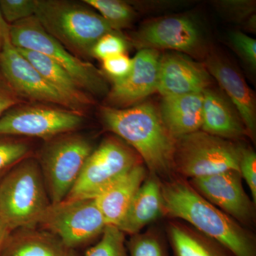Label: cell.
<instances>
[{
	"mask_svg": "<svg viewBox=\"0 0 256 256\" xmlns=\"http://www.w3.org/2000/svg\"><path fill=\"white\" fill-rule=\"evenodd\" d=\"M22 102L25 101L20 98L0 76V117L9 109Z\"/></svg>",
	"mask_w": 256,
	"mask_h": 256,
	"instance_id": "cell-34",
	"label": "cell"
},
{
	"mask_svg": "<svg viewBox=\"0 0 256 256\" xmlns=\"http://www.w3.org/2000/svg\"><path fill=\"white\" fill-rule=\"evenodd\" d=\"M104 73L112 82L126 78L132 70V58L126 54L114 56L102 60Z\"/></svg>",
	"mask_w": 256,
	"mask_h": 256,
	"instance_id": "cell-31",
	"label": "cell"
},
{
	"mask_svg": "<svg viewBox=\"0 0 256 256\" xmlns=\"http://www.w3.org/2000/svg\"><path fill=\"white\" fill-rule=\"evenodd\" d=\"M230 42L236 52L242 56L252 69L256 67V41L242 32H232Z\"/></svg>",
	"mask_w": 256,
	"mask_h": 256,
	"instance_id": "cell-32",
	"label": "cell"
},
{
	"mask_svg": "<svg viewBox=\"0 0 256 256\" xmlns=\"http://www.w3.org/2000/svg\"><path fill=\"white\" fill-rule=\"evenodd\" d=\"M106 226L94 198L50 204L37 224L73 250L100 237Z\"/></svg>",
	"mask_w": 256,
	"mask_h": 256,
	"instance_id": "cell-9",
	"label": "cell"
},
{
	"mask_svg": "<svg viewBox=\"0 0 256 256\" xmlns=\"http://www.w3.org/2000/svg\"><path fill=\"white\" fill-rule=\"evenodd\" d=\"M11 232L12 230L8 226V224L0 216V252Z\"/></svg>",
	"mask_w": 256,
	"mask_h": 256,
	"instance_id": "cell-36",
	"label": "cell"
},
{
	"mask_svg": "<svg viewBox=\"0 0 256 256\" xmlns=\"http://www.w3.org/2000/svg\"><path fill=\"white\" fill-rule=\"evenodd\" d=\"M100 117L106 130L116 134L139 154L150 174L162 181L174 178L176 140L170 134L152 104H140L127 108L104 106Z\"/></svg>",
	"mask_w": 256,
	"mask_h": 256,
	"instance_id": "cell-2",
	"label": "cell"
},
{
	"mask_svg": "<svg viewBox=\"0 0 256 256\" xmlns=\"http://www.w3.org/2000/svg\"><path fill=\"white\" fill-rule=\"evenodd\" d=\"M84 114L58 106L22 102L0 117V136L40 138L44 141L76 132L84 124Z\"/></svg>",
	"mask_w": 256,
	"mask_h": 256,
	"instance_id": "cell-10",
	"label": "cell"
},
{
	"mask_svg": "<svg viewBox=\"0 0 256 256\" xmlns=\"http://www.w3.org/2000/svg\"><path fill=\"white\" fill-rule=\"evenodd\" d=\"M16 48L76 112L84 114V111L94 104L92 96L84 92L70 74L53 60L37 52Z\"/></svg>",
	"mask_w": 256,
	"mask_h": 256,
	"instance_id": "cell-22",
	"label": "cell"
},
{
	"mask_svg": "<svg viewBox=\"0 0 256 256\" xmlns=\"http://www.w3.org/2000/svg\"><path fill=\"white\" fill-rule=\"evenodd\" d=\"M239 172L245 180L256 204V154L252 148L242 146L238 164Z\"/></svg>",
	"mask_w": 256,
	"mask_h": 256,
	"instance_id": "cell-30",
	"label": "cell"
},
{
	"mask_svg": "<svg viewBox=\"0 0 256 256\" xmlns=\"http://www.w3.org/2000/svg\"><path fill=\"white\" fill-rule=\"evenodd\" d=\"M164 227L171 256H234L220 242L182 220L168 218Z\"/></svg>",
	"mask_w": 256,
	"mask_h": 256,
	"instance_id": "cell-23",
	"label": "cell"
},
{
	"mask_svg": "<svg viewBox=\"0 0 256 256\" xmlns=\"http://www.w3.org/2000/svg\"><path fill=\"white\" fill-rule=\"evenodd\" d=\"M10 25L4 21L0 12V56L4 48L5 41L9 35Z\"/></svg>",
	"mask_w": 256,
	"mask_h": 256,
	"instance_id": "cell-35",
	"label": "cell"
},
{
	"mask_svg": "<svg viewBox=\"0 0 256 256\" xmlns=\"http://www.w3.org/2000/svg\"><path fill=\"white\" fill-rule=\"evenodd\" d=\"M148 174L144 164H138L94 198L107 225L119 226Z\"/></svg>",
	"mask_w": 256,
	"mask_h": 256,
	"instance_id": "cell-18",
	"label": "cell"
},
{
	"mask_svg": "<svg viewBox=\"0 0 256 256\" xmlns=\"http://www.w3.org/2000/svg\"><path fill=\"white\" fill-rule=\"evenodd\" d=\"M128 50V42L119 32L106 34L92 47V57L101 60L124 54Z\"/></svg>",
	"mask_w": 256,
	"mask_h": 256,
	"instance_id": "cell-29",
	"label": "cell"
},
{
	"mask_svg": "<svg viewBox=\"0 0 256 256\" xmlns=\"http://www.w3.org/2000/svg\"><path fill=\"white\" fill-rule=\"evenodd\" d=\"M220 5L224 12L230 18L236 20V21H248L254 14L255 9L254 3L248 1H224L220 2Z\"/></svg>",
	"mask_w": 256,
	"mask_h": 256,
	"instance_id": "cell-33",
	"label": "cell"
},
{
	"mask_svg": "<svg viewBox=\"0 0 256 256\" xmlns=\"http://www.w3.org/2000/svg\"><path fill=\"white\" fill-rule=\"evenodd\" d=\"M10 40L15 47L46 56L66 70L89 95L108 92L104 74L94 64L72 54L44 28L35 16L10 25Z\"/></svg>",
	"mask_w": 256,
	"mask_h": 256,
	"instance_id": "cell-5",
	"label": "cell"
},
{
	"mask_svg": "<svg viewBox=\"0 0 256 256\" xmlns=\"http://www.w3.org/2000/svg\"><path fill=\"white\" fill-rule=\"evenodd\" d=\"M165 217L186 222L220 242L234 256H256V238L246 228L205 200L188 180L174 176L162 181Z\"/></svg>",
	"mask_w": 256,
	"mask_h": 256,
	"instance_id": "cell-1",
	"label": "cell"
},
{
	"mask_svg": "<svg viewBox=\"0 0 256 256\" xmlns=\"http://www.w3.org/2000/svg\"><path fill=\"white\" fill-rule=\"evenodd\" d=\"M126 234L114 226L107 225L98 242L84 256H128Z\"/></svg>",
	"mask_w": 256,
	"mask_h": 256,
	"instance_id": "cell-27",
	"label": "cell"
},
{
	"mask_svg": "<svg viewBox=\"0 0 256 256\" xmlns=\"http://www.w3.org/2000/svg\"><path fill=\"white\" fill-rule=\"evenodd\" d=\"M205 66L232 101L244 122L248 136L255 142L256 100L246 82L236 69L218 57L210 56L207 60Z\"/></svg>",
	"mask_w": 256,
	"mask_h": 256,
	"instance_id": "cell-16",
	"label": "cell"
},
{
	"mask_svg": "<svg viewBox=\"0 0 256 256\" xmlns=\"http://www.w3.org/2000/svg\"><path fill=\"white\" fill-rule=\"evenodd\" d=\"M128 256H171L164 226L153 224L126 239Z\"/></svg>",
	"mask_w": 256,
	"mask_h": 256,
	"instance_id": "cell-24",
	"label": "cell"
},
{
	"mask_svg": "<svg viewBox=\"0 0 256 256\" xmlns=\"http://www.w3.org/2000/svg\"><path fill=\"white\" fill-rule=\"evenodd\" d=\"M242 146L202 130L186 134L176 140L174 174L190 180L228 170L239 172Z\"/></svg>",
	"mask_w": 256,
	"mask_h": 256,
	"instance_id": "cell-7",
	"label": "cell"
},
{
	"mask_svg": "<svg viewBox=\"0 0 256 256\" xmlns=\"http://www.w3.org/2000/svg\"><path fill=\"white\" fill-rule=\"evenodd\" d=\"M0 74L10 88L25 102L58 106L76 112L11 43L10 35L0 56Z\"/></svg>",
	"mask_w": 256,
	"mask_h": 256,
	"instance_id": "cell-11",
	"label": "cell"
},
{
	"mask_svg": "<svg viewBox=\"0 0 256 256\" xmlns=\"http://www.w3.org/2000/svg\"><path fill=\"white\" fill-rule=\"evenodd\" d=\"M94 148L88 138L76 131L44 141L35 158L50 204L58 203L67 196Z\"/></svg>",
	"mask_w": 256,
	"mask_h": 256,
	"instance_id": "cell-6",
	"label": "cell"
},
{
	"mask_svg": "<svg viewBox=\"0 0 256 256\" xmlns=\"http://www.w3.org/2000/svg\"><path fill=\"white\" fill-rule=\"evenodd\" d=\"M36 0H0V12L9 25L35 16Z\"/></svg>",
	"mask_w": 256,
	"mask_h": 256,
	"instance_id": "cell-28",
	"label": "cell"
},
{
	"mask_svg": "<svg viewBox=\"0 0 256 256\" xmlns=\"http://www.w3.org/2000/svg\"><path fill=\"white\" fill-rule=\"evenodd\" d=\"M35 16L50 36L80 60L92 57L96 42L106 34L116 32L84 2L36 0Z\"/></svg>",
	"mask_w": 256,
	"mask_h": 256,
	"instance_id": "cell-3",
	"label": "cell"
},
{
	"mask_svg": "<svg viewBox=\"0 0 256 256\" xmlns=\"http://www.w3.org/2000/svg\"><path fill=\"white\" fill-rule=\"evenodd\" d=\"M210 82V75L203 64L178 52L160 57L156 92L162 97L202 94Z\"/></svg>",
	"mask_w": 256,
	"mask_h": 256,
	"instance_id": "cell-15",
	"label": "cell"
},
{
	"mask_svg": "<svg viewBox=\"0 0 256 256\" xmlns=\"http://www.w3.org/2000/svg\"><path fill=\"white\" fill-rule=\"evenodd\" d=\"M160 57L158 50H140L132 58V70L127 76L112 82L107 94V106L127 108L156 92Z\"/></svg>",
	"mask_w": 256,
	"mask_h": 256,
	"instance_id": "cell-14",
	"label": "cell"
},
{
	"mask_svg": "<svg viewBox=\"0 0 256 256\" xmlns=\"http://www.w3.org/2000/svg\"><path fill=\"white\" fill-rule=\"evenodd\" d=\"M203 92L162 97L159 112L170 134L178 140L201 130Z\"/></svg>",
	"mask_w": 256,
	"mask_h": 256,
	"instance_id": "cell-19",
	"label": "cell"
},
{
	"mask_svg": "<svg viewBox=\"0 0 256 256\" xmlns=\"http://www.w3.org/2000/svg\"><path fill=\"white\" fill-rule=\"evenodd\" d=\"M188 182L205 200L252 230L256 224V204L246 192L238 171L228 170Z\"/></svg>",
	"mask_w": 256,
	"mask_h": 256,
	"instance_id": "cell-12",
	"label": "cell"
},
{
	"mask_svg": "<svg viewBox=\"0 0 256 256\" xmlns=\"http://www.w3.org/2000/svg\"><path fill=\"white\" fill-rule=\"evenodd\" d=\"M0 256H77L54 235L36 227L12 230Z\"/></svg>",
	"mask_w": 256,
	"mask_h": 256,
	"instance_id": "cell-21",
	"label": "cell"
},
{
	"mask_svg": "<svg viewBox=\"0 0 256 256\" xmlns=\"http://www.w3.org/2000/svg\"><path fill=\"white\" fill-rule=\"evenodd\" d=\"M164 216L162 180L149 173L118 228L126 235H134Z\"/></svg>",
	"mask_w": 256,
	"mask_h": 256,
	"instance_id": "cell-17",
	"label": "cell"
},
{
	"mask_svg": "<svg viewBox=\"0 0 256 256\" xmlns=\"http://www.w3.org/2000/svg\"><path fill=\"white\" fill-rule=\"evenodd\" d=\"M32 156L31 144L24 138L0 136V180L20 162Z\"/></svg>",
	"mask_w": 256,
	"mask_h": 256,
	"instance_id": "cell-26",
	"label": "cell"
},
{
	"mask_svg": "<svg viewBox=\"0 0 256 256\" xmlns=\"http://www.w3.org/2000/svg\"><path fill=\"white\" fill-rule=\"evenodd\" d=\"M140 50H169L193 54L200 50L202 38L196 25L185 16H168L146 23L132 36Z\"/></svg>",
	"mask_w": 256,
	"mask_h": 256,
	"instance_id": "cell-13",
	"label": "cell"
},
{
	"mask_svg": "<svg viewBox=\"0 0 256 256\" xmlns=\"http://www.w3.org/2000/svg\"><path fill=\"white\" fill-rule=\"evenodd\" d=\"M203 99L201 130L230 141L248 136L238 112L223 95L208 88L203 92Z\"/></svg>",
	"mask_w": 256,
	"mask_h": 256,
	"instance_id": "cell-20",
	"label": "cell"
},
{
	"mask_svg": "<svg viewBox=\"0 0 256 256\" xmlns=\"http://www.w3.org/2000/svg\"><path fill=\"white\" fill-rule=\"evenodd\" d=\"M50 204L38 162L28 156L0 180V216L11 229L36 227Z\"/></svg>",
	"mask_w": 256,
	"mask_h": 256,
	"instance_id": "cell-4",
	"label": "cell"
},
{
	"mask_svg": "<svg viewBox=\"0 0 256 256\" xmlns=\"http://www.w3.org/2000/svg\"><path fill=\"white\" fill-rule=\"evenodd\" d=\"M142 160L117 137L105 138L88 156L76 182L64 200L95 198Z\"/></svg>",
	"mask_w": 256,
	"mask_h": 256,
	"instance_id": "cell-8",
	"label": "cell"
},
{
	"mask_svg": "<svg viewBox=\"0 0 256 256\" xmlns=\"http://www.w3.org/2000/svg\"><path fill=\"white\" fill-rule=\"evenodd\" d=\"M82 2L96 10L116 32L129 28L136 18L134 10L124 2L119 0H84Z\"/></svg>",
	"mask_w": 256,
	"mask_h": 256,
	"instance_id": "cell-25",
	"label": "cell"
}]
</instances>
